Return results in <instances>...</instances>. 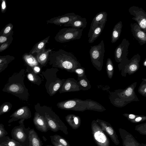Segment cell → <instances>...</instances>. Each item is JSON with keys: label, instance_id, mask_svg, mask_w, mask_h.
Segmentation results:
<instances>
[{"label": "cell", "instance_id": "6da1fadb", "mask_svg": "<svg viewBox=\"0 0 146 146\" xmlns=\"http://www.w3.org/2000/svg\"><path fill=\"white\" fill-rule=\"evenodd\" d=\"M48 61L49 64L53 67L71 72H74L80 66L76 58L72 53L62 49L56 51H51L49 53Z\"/></svg>", "mask_w": 146, "mask_h": 146}, {"label": "cell", "instance_id": "7a4b0ae2", "mask_svg": "<svg viewBox=\"0 0 146 146\" xmlns=\"http://www.w3.org/2000/svg\"><path fill=\"white\" fill-rule=\"evenodd\" d=\"M25 70L22 69L10 77L2 91L12 94L20 100L27 101L29 96L27 89L24 82Z\"/></svg>", "mask_w": 146, "mask_h": 146}, {"label": "cell", "instance_id": "3957f363", "mask_svg": "<svg viewBox=\"0 0 146 146\" xmlns=\"http://www.w3.org/2000/svg\"><path fill=\"white\" fill-rule=\"evenodd\" d=\"M83 29L69 27L60 29L54 37L55 40L60 43H64L80 39L82 35Z\"/></svg>", "mask_w": 146, "mask_h": 146}, {"label": "cell", "instance_id": "277c9868", "mask_svg": "<svg viewBox=\"0 0 146 146\" xmlns=\"http://www.w3.org/2000/svg\"><path fill=\"white\" fill-rule=\"evenodd\" d=\"M24 120L19 121V125L14 127L11 130V136L12 139L19 143L23 146H29V127H25L24 124Z\"/></svg>", "mask_w": 146, "mask_h": 146}, {"label": "cell", "instance_id": "5b68a950", "mask_svg": "<svg viewBox=\"0 0 146 146\" xmlns=\"http://www.w3.org/2000/svg\"><path fill=\"white\" fill-rule=\"evenodd\" d=\"M40 114L43 115L46 120L50 130L54 132L60 131L66 135L68 134L67 126L54 113L45 112Z\"/></svg>", "mask_w": 146, "mask_h": 146}, {"label": "cell", "instance_id": "8992f818", "mask_svg": "<svg viewBox=\"0 0 146 146\" xmlns=\"http://www.w3.org/2000/svg\"><path fill=\"white\" fill-rule=\"evenodd\" d=\"M130 14L133 17L132 19L135 20L141 27L146 33V13L141 8L133 6L128 9Z\"/></svg>", "mask_w": 146, "mask_h": 146}, {"label": "cell", "instance_id": "52a82bcc", "mask_svg": "<svg viewBox=\"0 0 146 146\" xmlns=\"http://www.w3.org/2000/svg\"><path fill=\"white\" fill-rule=\"evenodd\" d=\"M89 51L91 60L93 62L102 61L105 52L104 44L103 40L98 44L91 46Z\"/></svg>", "mask_w": 146, "mask_h": 146}, {"label": "cell", "instance_id": "ba28073f", "mask_svg": "<svg viewBox=\"0 0 146 146\" xmlns=\"http://www.w3.org/2000/svg\"><path fill=\"white\" fill-rule=\"evenodd\" d=\"M31 117V114L29 108L26 106H22L15 111L10 116L8 123H10L19 120L27 119Z\"/></svg>", "mask_w": 146, "mask_h": 146}, {"label": "cell", "instance_id": "9c48e42d", "mask_svg": "<svg viewBox=\"0 0 146 146\" xmlns=\"http://www.w3.org/2000/svg\"><path fill=\"white\" fill-rule=\"evenodd\" d=\"M130 44L128 40L124 38L121 43L116 48L114 55L116 61L120 62L126 58L129 53L128 49Z\"/></svg>", "mask_w": 146, "mask_h": 146}, {"label": "cell", "instance_id": "30bf717a", "mask_svg": "<svg viewBox=\"0 0 146 146\" xmlns=\"http://www.w3.org/2000/svg\"><path fill=\"white\" fill-rule=\"evenodd\" d=\"M81 16L76 15L73 13H66L64 15L59 16L48 20L47 24H53L55 25L61 26L73 20L76 19Z\"/></svg>", "mask_w": 146, "mask_h": 146}, {"label": "cell", "instance_id": "8fae6325", "mask_svg": "<svg viewBox=\"0 0 146 146\" xmlns=\"http://www.w3.org/2000/svg\"><path fill=\"white\" fill-rule=\"evenodd\" d=\"M82 102L77 99H72L58 102L57 106L59 108L66 110L78 111L82 108Z\"/></svg>", "mask_w": 146, "mask_h": 146}, {"label": "cell", "instance_id": "7c38bea8", "mask_svg": "<svg viewBox=\"0 0 146 146\" xmlns=\"http://www.w3.org/2000/svg\"><path fill=\"white\" fill-rule=\"evenodd\" d=\"M131 31L133 36L138 41L141 46L146 43V33L139 26L137 23L130 25Z\"/></svg>", "mask_w": 146, "mask_h": 146}, {"label": "cell", "instance_id": "4fadbf2b", "mask_svg": "<svg viewBox=\"0 0 146 146\" xmlns=\"http://www.w3.org/2000/svg\"><path fill=\"white\" fill-rule=\"evenodd\" d=\"M33 122L36 129L42 132H46L50 129L44 116L38 112L35 113Z\"/></svg>", "mask_w": 146, "mask_h": 146}, {"label": "cell", "instance_id": "5bb4252c", "mask_svg": "<svg viewBox=\"0 0 146 146\" xmlns=\"http://www.w3.org/2000/svg\"><path fill=\"white\" fill-rule=\"evenodd\" d=\"M107 14L105 11H101L98 13L93 18L91 24L88 37L89 38L94 31L102 22L107 20Z\"/></svg>", "mask_w": 146, "mask_h": 146}, {"label": "cell", "instance_id": "9a60e30c", "mask_svg": "<svg viewBox=\"0 0 146 146\" xmlns=\"http://www.w3.org/2000/svg\"><path fill=\"white\" fill-rule=\"evenodd\" d=\"M77 86V83L74 79H67L64 83L59 92L61 93L75 91L78 90Z\"/></svg>", "mask_w": 146, "mask_h": 146}, {"label": "cell", "instance_id": "2e32d148", "mask_svg": "<svg viewBox=\"0 0 146 146\" xmlns=\"http://www.w3.org/2000/svg\"><path fill=\"white\" fill-rule=\"evenodd\" d=\"M29 146H42L43 143L34 129H31L29 133Z\"/></svg>", "mask_w": 146, "mask_h": 146}, {"label": "cell", "instance_id": "e0dca14e", "mask_svg": "<svg viewBox=\"0 0 146 146\" xmlns=\"http://www.w3.org/2000/svg\"><path fill=\"white\" fill-rule=\"evenodd\" d=\"M87 20L86 18H83L81 16L74 20L64 24V27H72L84 29L86 27L87 24Z\"/></svg>", "mask_w": 146, "mask_h": 146}, {"label": "cell", "instance_id": "ac0fdd59", "mask_svg": "<svg viewBox=\"0 0 146 146\" xmlns=\"http://www.w3.org/2000/svg\"><path fill=\"white\" fill-rule=\"evenodd\" d=\"M52 49L48 48L41 51L36 53L35 57L38 63L42 65H44L49 60V53Z\"/></svg>", "mask_w": 146, "mask_h": 146}, {"label": "cell", "instance_id": "d6986e66", "mask_svg": "<svg viewBox=\"0 0 146 146\" xmlns=\"http://www.w3.org/2000/svg\"><path fill=\"white\" fill-rule=\"evenodd\" d=\"M66 122L74 129H78L80 125V121L79 117L73 114L67 115L65 117Z\"/></svg>", "mask_w": 146, "mask_h": 146}, {"label": "cell", "instance_id": "ffe728a7", "mask_svg": "<svg viewBox=\"0 0 146 146\" xmlns=\"http://www.w3.org/2000/svg\"><path fill=\"white\" fill-rule=\"evenodd\" d=\"M50 37V36H49L36 43L29 54H32L35 53H37L45 49L46 44L48 42V41Z\"/></svg>", "mask_w": 146, "mask_h": 146}, {"label": "cell", "instance_id": "44dd1931", "mask_svg": "<svg viewBox=\"0 0 146 146\" xmlns=\"http://www.w3.org/2000/svg\"><path fill=\"white\" fill-rule=\"evenodd\" d=\"M107 20L105 21L100 24L95 28L89 38L88 40V42L92 43L99 37L103 31Z\"/></svg>", "mask_w": 146, "mask_h": 146}, {"label": "cell", "instance_id": "7402d4cb", "mask_svg": "<svg viewBox=\"0 0 146 146\" xmlns=\"http://www.w3.org/2000/svg\"><path fill=\"white\" fill-rule=\"evenodd\" d=\"M122 23L121 21L117 23L114 26L111 33V42L115 43L119 39L121 32Z\"/></svg>", "mask_w": 146, "mask_h": 146}, {"label": "cell", "instance_id": "603a6c76", "mask_svg": "<svg viewBox=\"0 0 146 146\" xmlns=\"http://www.w3.org/2000/svg\"><path fill=\"white\" fill-rule=\"evenodd\" d=\"M23 58L25 63L31 68L38 66L39 63L35 57L32 54L26 53L23 55Z\"/></svg>", "mask_w": 146, "mask_h": 146}, {"label": "cell", "instance_id": "cb8c5ba5", "mask_svg": "<svg viewBox=\"0 0 146 146\" xmlns=\"http://www.w3.org/2000/svg\"><path fill=\"white\" fill-rule=\"evenodd\" d=\"M0 144L5 146H23L9 137L6 136L0 138Z\"/></svg>", "mask_w": 146, "mask_h": 146}, {"label": "cell", "instance_id": "d4e9b609", "mask_svg": "<svg viewBox=\"0 0 146 146\" xmlns=\"http://www.w3.org/2000/svg\"><path fill=\"white\" fill-rule=\"evenodd\" d=\"M25 72H27V79L32 82L36 84L38 81L40 80V78L31 69V67L29 66L27 67Z\"/></svg>", "mask_w": 146, "mask_h": 146}, {"label": "cell", "instance_id": "484cf974", "mask_svg": "<svg viewBox=\"0 0 146 146\" xmlns=\"http://www.w3.org/2000/svg\"><path fill=\"white\" fill-rule=\"evenodd\" d=\"M13 27V25L11 23H9L0 31V35L6 36H13L14 33Z\"/></svg>", "mask_w": 146, "mask_h": 146}, {"label": "cell", "instance_id": "4316f807", "mask_svg": "<svg viewBox=\"0 0 146 146\" xmlns=\"http://www.w3.org/2000/svg\"><path fill=\"white\" fill-rule=\"evenodd\" d=\"M50 138L63 146H71L68 141L58 135L50 136Z\"/></svg>", "mask_w": 146, "mask_h": 146}, {"label": "cell", "instance_id": "83f0119b", "mask_svg": "<svg viewBox=\"0 0 146 146\" xmlns=\"http://www.w3.org/2000/svg\"><path fill=\"white\" fill-rule=\"evenodd\" d=\"M12 104L9 102H5L0 106V115L9 111L12 108Z\"/></svg>", "mask_w": 146, "mask_h": 146}, {"label": "cell", "instance_id": "f1b7e54d", "mask_svg": "<svg viewBox=\"0 0 146 146\" xmlns=\"http://www.w3.org/2000/svg\"><path fill=\"white\" fill-rule=\"evenodd\" d=\"M64 81L62 80H57L53 83V84L50 90V94L52 95L55 94L62 85Z\"/></svg>", "mask_w": 146, "mask_h": 146}, {"label": "cell", "instance_id": "f546056e", "mask_svg": "<svg viewBox=\"0 0 146 146\" xmlns=\"http://www.w3.org/2000/svg\"><path fill=\"white\" fill-rule=\"evenodd\" d=\"M94 136L96 139L100 143H104L106 140V138L105 135L100 131L95 133Z\"/></svg>", "mask_w": 146, "mask_h": 146}, {"label": "cell", "instance_id": "4dcf8cb0", "mask_svg": "<svg viewBox=\"0 0 146 146\" xmlns=\"http://www.w3.org/2000/svg\"><path fill=\"white\" fill-rule=\"evenodd\" d=\"M15 57L9 55L1 56L0 55V64H9L15 59Z\"/></svg>", "mask_w": 146, "mask_h": 146}, {"label": "cell", "instance_id": "1f68e13d", "mask_svg": "<svg viewBox=\"0 0 146 146\" xmlns=\"http://www.w3.org/2000/svg\"><path fill=\"white\" fill-rule=\"evenodd\" d=\"M13 39L10 40L2 44L0 46V52L5 50L9 47Z\"/></svg>", "mask_w": 146, "mask_h": 146}, {"label": "cell", "instance_id": "d6a6232c", "mask_svg": "<svg viewBox=\"0 0 146 146\" xmlns=\"http://www.w3.org/2000/svg\"><path fill=\"white\" fill-rule=\"evenodd\" d=\"M12 39H13L12 36H6L0 35V46L4 42Z\"/></svg>", "mask_w": 146, "mask_h": 146}, {"label": "cell", "instance_id": "836d02e7", "mask_svg": "<svg viewBox=\"0 0 146 146\" xmlns=\"http://www.w3.org/2000/svg\"><path fill=\"white\" fill-rule=\"evenodd\" d=\"M8 134L7 132L4 128V125L2 124H0V138L6 136Z\"/></svg>", "mask_w": 146, "mask_h": 146}, {"label": "cell", "instance_id": "e575fe53", "mask_svg": "<svg viewBox=\"0 0 146 146\" xmlns=\"http://www.w3.org/2000/svg\"><path fill=\"white\" fill-rule=\"evenodd\" d=\"M1 12L2 13H5L7 9V6L5 0H1Z\"/></svg>", "mask_w": 146, "mask_h": 146}, {"label": "cell", "instance_id": "d590c367", "mask_svg": "<svg viewBox=\"0 0 146 146\" xmlns=\"http://www.w3.org/2000/svg\"><path fill=\"white\" fill-rule=\"evenodd\" d=\"M8 64H0V73L5 70L7 68Z\"/></svg>", "mask_w": 146, "mask_h": 146}, {"label": "cell", "instance_id": "8d00e7d4", "mask_svg": "<svg viewBox=\"0 0 146 146\" xmlns=\"http://www.w3.org/2000/svg\"><path fill=\"white\" fill-rule=\"evenodd\" d=\"M84 72L83 70L80 68H76L74 72L76 73L79 75L82 74Z\"/></svg>", "mask_w": 146, "mask_h": 146}, {"label": "cell", "instance_id": "74e56055", "mask_svg": "<svg viewBox=\"0 0 146 146\" xmlns=\"http://www.w3.org/2000/svg\"><path fill=\"white\" fill-rule=\"evenodd\" d=\"M137 65L135 64H131L129 66V69L131 71H135L137 69Z\"/></svg>", "mask_w": 146, "mask_h": 146}, {"label": "cell", "instance_id": "f35d334b", "mask_svg": "<svg viewBox=\"0 0 146 146\" xmlns=\"http://www.w3.org/2000/svg\"><path fill=\"white\" fill-rule=\"evenodd\" d=\"M133 92V90L132 88L129 87L126 90L125 93L126 96H130Z\"/></svg>", "mask_w": 146, "mask_h": 146}, {"label": "cell", "instance_id": "ab89813d", "mask_svg": "<svg viewBox=\"0 0 146 146\" xmlns=\"http://www.w3.org/2000/svg\"><path fill=\"white\" fill-rule=\"evenodd\" d=\"M35 74L39 72L40 71V68L38 66H35L31 68Z\"/></svg>", "mask_w": 146, "mask_h": 146}, {"label": "cell", "instance_id": "60d3db41", "mask_svg": "<svg viewBox=\"0 0 146 146\" xmlns=\"http://www.w3.org/2000/svg\"><path fill=\"white\" fill-rule=\"evenodd\" d=\"M79 83L80 85L84 87H86L88 85L87 82L84 79L81 80L79 82Z\"/></svg>", "mask_w": 146, "mask_h": 146}, {"label": "cell", "instance_id": "b9f144b4", "mask_svg": "<svg viewBox=\"0 0 146 146\" xmlns=\"http://www.w3.org/2000/svg\"><path fill=\"white\" fill-rule=\"evenodd\" d=\"M106 130L108 132L110 135H112L113 133V131L112 128L110 127H108Z\"/></svg>", "mask_w": 146, "mask_h": 146}, {"label": "cell", "instance_id": "7bdbcfd3", "mask_svg": "<svg viewBox=\"0 0 146 146\" xmlns=\"http://www.w3.org/2000/svg\"><path fill=\"white\" fill-rule=\"evenodd\" d=\"M51 142L53 146H63L59 143L55 141L53 139H50Z\"/></svg>", "mask_w": 146, "mask_h": 146}, {"label": "cell", "instance_id": "ee69618b", "mask_svg": "<svg viewBox=\"0 0 146 146\" xmlns=\"http://www.w3.org/2000/svg\"><path fill=\"white\" fill-rule=\"evenodd\" d=\"M129 117L131 119H133L135 118V116L133 114H130L129 115Z\"/></svg>", "mask_w": 146, "mask_h": 146}, {"label": "cell", "instance_id": "f6af8a7d", "mask_svg": "<svg viewBox=\"0 0 146 146\" xmlns=\"http://www.w3.org/2000/svg\"><path fill=\"white\" fill-rule=\"evenodd\" d=\"M142 119L141 117H139L136 118L135 120L137 122H139Z\"/></svg>", "mask_w": 146, "mask_h": 146}, {"label": "cell", "instance_id": "bcb514c9", "mask_svg": "<svg viewBox=\"0 0 146 146\" xmlns=\"http://www.w3.org/2000/svg\"><path fill=\"white\" fill-rule=\"evenodd\" d=\"M143 65L144 66H146V60H145L143 62Z\"/></svg>", "mask_w": 146, "mask_h": 146}, {"label": "cell", "instance_id": "7dc6e473", "mask_svg": "<svg viewBox=\"0 0 146 146\" xmlns=\"http://www.w3.org/2000/svg\"><path fill=\"white\" fill-rule=\"evenodd\" d=\"M45 146H53L52 145H45Z\"/></svg>", "mask_w": 146, "mask_h": 146}, {"label": "cell", "instance_id": "c3c4849f", "mask_svg": "<svg viewBox=\"0 0 146 146\" xmlns=\"http://www.w3.org/2000/svg\"><path fill=\"white\" fill-rule=\"evenodd\" d=\"M144 91L145 92H146V88H145V90H144Z\"/></svg>", "mask_w": 146, "mask_h": 146}, {"label": "cell", "instance_id": "681fc988", "mask_svg": "<svg viewBox=\"0 0 146 146\" xmlns=\"http://www.w3.org/2000/svg\"><path fill=\"white\" fill-rule=\"evenodd\" d=\"M0 146H4V145H3L0 144Z\"/></svg>", "mask_w": 146, "mask_h": 146}, {"label": "cell", "instance_id": "f907efd6", "mask_svg": "<svg viewBox=\"0 0 146 146\" xmlns=\"http://www.w3.org/2000/svg\"><path fill=\"white\" fill-rule=\"evenodd\" d=\"M1 0H0V2H1Z\"/></svg>", "mask_w": 146, "mask_h": 146}]
</instances>
